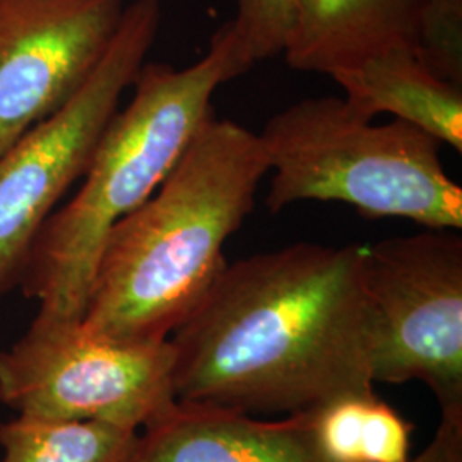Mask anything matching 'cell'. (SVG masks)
<instances>
[{"instance_id": "cell-1", "label": "cell", "mask_w": 462, "mask_h": 462, "mask_svg": "<svg viewBox=\"0 0 462 462\" xmlns=\"http://www.w3.org/2000/svg\"><path fill=\"white\" fill-rule=\"evenodd\" d=\"M362 257L298 242L226 264L170 336L177 401L298 414L375 393Z\"/></svg>"}, {"instance_id": "cell-2", "label": "cell", "mask_w": 462, "mask_h": 462, "mask_svg": "<svg viewBox=\"0 0 462 462\" xmlns=\"http://www.w3.org/2000/svg\"><path fill=\"white\" fill-rule=\"evenodd\" d=\"M269 173L259 134L215 112L135 211L110 231L83 322L118 343H162L226 267L225 245Z\"/></svg>"}, {"instance_id": "cell-3", "label": "cell", "mask_w": 462, "mask_h": 462, "mask_svg": "<svg viewBox=\"0 0 462 462\" xmlns=\"http://www.w3.org/2000/svg\"><path fill=\"white\" fill-rule=\"evenodd\" d=\"M254 66L231 21L192 66L144 64L133 99L99 139L83 185L53 211L34 240L21 286L51 320H83L105 242L165 180L204 120L221 84Z\"/></svg>"}, {"instance_id": "cell-4", "label": "cell", "mask_w": 462, "mask_h": 462, "mask_svg": "<svg viewBox=\"0 0 462 462\" xmlns=\"http://www.w3.org/2000/svg\"><path fill=\"white\" fill-rule=\"evenodd\" d=\"M259 134L269 163V213L303 202H343L370 217L427 230H461L462 189L447 175L433 135L394 118L375 125L345 99H300Z\"/></svg>"}, {"instance_id": "cell-5", "label": "cell", "mask_w": 462, "mask_h": 462, "mask_svg": "<svg viewBox=\"0 0 462 462\" xmlns=\"http://www.w3.org/2000/svg\"><path fill=\"white\" fill-rule=\"evenodd\" d=\"M160 21V0L125 5L110 47L83 88L0 156V300L21 284L38 233L83 179L120 99L146 64Z\"/></svg>"}, {"instance_id": "cell-6", "label": "cell", "mask_w": 462, "mask_h": 462, "mask_svg": "<svg viewBox=\"0 0 462 462\" xmlns=\"http://www.w3.org/2000/svg\"><path fill=\"white\" fill-rule=\"evenodd\" d=\"M0 402L24 418L143 431L177 402L173 347L170 339L118 343L81 320L34 317L26 334L0 351Z\"/></svg>"}, {"instance_id": "cell-7", "label": "cell", "mask_w": 462, "mask_h": 462, "mask_svg": "<svg viewBox=\"0 0 462 462\" xmlns=\"http://www.w3.org/2000/svg\"><path fill=\"white\" fill-rule=\"evenodd\" d=\"M374 383H425L462 410V236L425 230L364 245Z\"/></svg>"}, {"instance_id": "cell-8", "label": "cell", "mask_w": 462, "mask_h": 462, "mask_svg": "<svg viewBox=\"0 0 462 462\" xmlns=\"http://www.w3.org/2000/svg\"><path fill=\"white\" fill-rule=\"evenodd\" d=\"M125 0H0V156L97 69Z\"/></svg>"}, {"instance_id": "cell-9", "label": "cell", "mask_w": 462, "mask_h": 462, "mask_svg": "<svg viewBox=\"0 0 462 462\" xmlns=\"http://www.w3.org/2000/svg\"><path fill=\"white\" fill-rule=\"evenodd\" d=\"M137 462H328L307 413L281 421L177 401L141 431Z\"/></svg>"}, {"instance_id": "cell-10", "label": "cell", "mask_w": 462, "mask_h": 462, "mask_svg": "<svg viewBox=\"0 0 462 462\" xmlns=\"http://www.w3.org/2000/svg\"><path fill=\"white\" fill-rule=\"evenodd\" d=\"M430 0H300L284 59L303 72H332L391 49L414 51Z\"/></svg>"}, {"instance_id": "cell-11", "label": "cell", "mask_w": 462, "mask_h": 462, "mask_svg": "<svg viewBox=\"0 0 462 462\" xmlns=\"http://www.w3.org/2000/svg\"><path fill=\"white\" fill-rule=\"evenodd\" d=\"M345 91L353 116L404 120L462 152V86L435 76L413 50L391 49L329 76Z\"/></svg>"}, {"instance_id": "cell-12", "label": "cell", "mask_w": 462, "mask_h": 462, "mask_svg": "<svg viewBox=\"0 0 462 462\" xmlns=\"http://www.w3.org/2000/svg\"><path fill=\"white\" fill-rule=\"evenodd\" d=\"M328 462H410L413 423L375 396L347 394L307 411Z\"/></svg>"}, {"instance_id": "cell-13", "label": "cell", "mask_w": 462, "mask_h": 462, "mask_svg": "<svg viewBox=\"0 0 462 462\" xmlns=\"http://www.w3.org/2000/svg\"><path fill=\"white\" fill-rule=\"evenodd\" d=\"M139 430L16 416L0 425V462H137Z\"/></svg>"}, {"instance_id": "cell-14", "label": "cell", "mask_w": 462, "mask_h": 462, "mask_svg": "<svg viewBox=\"0 0 462 462\" xmlns=\"http://www.w3.org/2000/svg\"><path fill=\"white\" fill-rule=\"evenodd\" d=\"M414 55L435 76L462 86V0H430L418 21Z\"/></svg>"}, {"instance_id": "cell-15", "label": "cell", "mask_w": 462, "mask_h": 462, "mask_svg": "<svg viewBox=\"0 0 462 462\" xmlns=\"http://www.w3.org/2000/svg\"><path fill=\"white\" fill-rule=\"evenodd\" d=\"M300 0H236L233 30L252 64L284 53Z\"/></svg>"}, {"instance_id": "cell-16", "label": "cell", "mask_w": 462, "mask_h": 462, "mask_svg": "<svg viewBox=\"0 0 462 462\" xmlns=\"http://www.w3.org/2000/svg\"><path fill=\"white\" fill-rule=\"evenodd\" d=\"M410 462H462V410L440 411L431 442Z\"/></svg>"}]
</instances>
